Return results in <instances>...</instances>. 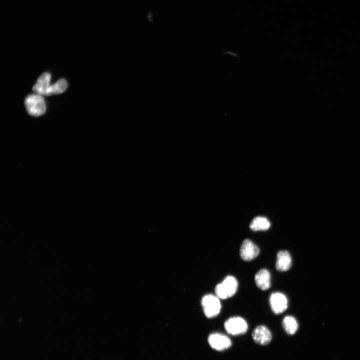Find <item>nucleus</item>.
<instances>
[{"mask_svg": "<svg viewBox=\"0 0 360 360\" xmlns=\"http://www.w3.org/2000/svg\"><path fill=\"white\" fill-rule=\"evenodd\" d=\"M238 282L233 276H228L215 288L216 295L220 298L225 300L232 296L236 292Z\"/></svg>", "mask_w": 360, "mask_h": 360, "instance_id": "1", "label": "nucleus"}, {"mask_svg": "<svg viewBox=\"0 0 360 360\" xmlns=\"http://www.w3.org/2000/svg\"><path fill=\"white\" fill-rule=\"evenodd\" d=\"M24 104L28 112L31 116H40L46 112V103L40 94H31L27 96L24 100Z\"/></svg>", "mask_w": 360, "mask_h": 360, "instance_id": "2", "label": "nucleus"}, {"mask_svg": "<svg viewBox=\"0 0 360 360\" xmlns=\"http://www.w3.org/2000/svg\"><path fill=\"white\" fill-rule=\"evenodd\" d=\"M201 303L204 314L207 318H214L220 314L221 304L220 298L216 295L209 294L204 296Z\"/></svg>", "mask_w": 360, "mask_h": 360, "instance_id": "3", "label": "nucleus"}, {"mask_svg": "<svg viewBox=\"0 0 360 360\" xmlns=\"http://www.w3.org/2000/svg\"><path fill=\"white\" fill-rule=\"evenodd\" d=\"M226 332L233 336L242 334L248 329V325L244 319L240 316H234L228 318L224 324Z\"/></svg>", "mask_w": 360, "mask_h": 360, "instance_id": "4", "label": "nucleus"}, {"mask_svg": "<svg viewBox=\"0 0 360 360\" xmlns=\"http://www.w3.org/2000/svg\"><path fill=\"white\" fill-rule=\"evenodd\" d=\"M259 253V248L252 240L246 239L242 242L240 248V254L243 260L251 261L256 258Z\"/></svg>", "mask_w": 360, "mask_h": 360, "instance_id": "5", "label": "nucleus"}, {"mask_svg": "<svg viewBox=\"0 0 360 360\" xmlns=\"http://www.w3.org/2000/svg\"><path fill=\"white\" fill-rule=\"evenodd\" d=\"M269 302L272 311L276 314L284 312L288 306L286 297L284 294L279 292H275L270 295Z\"/></svg>", "mask_w": 360, "mask_h": 360, "instance_id": "6", "label": "nucleus"}, {"mask_svg": "<svg viewBox=\"0 0 360 360\" xmlns=\"http://www.w3.org/2000/svg\"><path fill=\"white\" fill-rule=\"evenodd\" d=\"M208 342L213 349L222 351L228 349L232 346L230 338L220 333H213L208 338Z\"/></svg>", "mask_w": 360, "mask_h": 360, "instance_id": "7", "label": "nucleus"}, {"mask_svg": "<svg viewBox=\"0 0 360 360\" xmlns=\"http://www.w3.org/2000/svg\"><path fill=\"white\" fill-rule=\"evenodd\" d=\"M51 74L48 72L43 73L38 78L32 90L37 94L50 96L52 85H50Z\"/></svg>", "mask_w": 360, "mask_h": 360, "instance_id": "8", "label": "nucleus"}, {"mask_svg": "<svg viewBox=\"0 0 360 360\" xmlns=\"http://www.w3.org/2000/svg\"><path fill=\"white\" fill-rule=\"evenodd\" d=\"M252 338L257 344L265 346L271 341L272 335L270 330L266 326L260 325L257 326L252 332Z\"/></svg>", "mask_w": 360, "mask_h": 360, "instance_id": "9", "label": "nucleus"}, {"mask_svg": "<svg viewBox=\"0 0 360 360\" xmlns=\"http://www.w3.org/2000/svg\"><path fill=\"white\" fill-rule=\"evenodd\" d=\"M292 264V257L288 251L282 250L277 253L276 268L278 271L286 272L291 268Z\"/></svg>", "mask_w": 360, "mask_h": 360, "instance_id": "10", "label": "nucleus"}, {"mask_svg": "<svg viewBox=\"0 0 360 360\" xmlns=\"http://www.w3.org/2000/svg\"><path fill=\"white\" fill-rule=\"evenodd\" d=\"M254 281L258 288L266 290L271 285V276L270 272L266 268L260 270L254 276Z\"/></svg>", "mask_w": 360, "mask_h": 360, "instance_id": "11", "label": "nucleus"}, {"mask_svg": "<svg viewBox=\"0 0 360 360\" xmlns=\"http://www.w3.org/2000/svg\"><path fill=\"white\" fill-rule=\"evenodd\" d=\"M270 226L268 219L263 216H257L254 218L250 224V228L253 231L266 230Z\"/></svg>", "mask_w": 360, "mask_h": 360, "instance_id": "12", "label": "nucleus"}, {"mask_svg": "<svg viewBox=\"0 0 360 360\" xmlns=\"http://www.w3.org/2000/svg\"><path fill=\"white\" fill-rule=\"evenodd\" d=\"M282 325L285 332L289 335L294 334L298 327L296 320L291 316H286L284 318Z\"/></svg>", "mask_w": 360, "mask_h": 360, "instance_id": "13", "label": "nucleus"}]
</instances>
